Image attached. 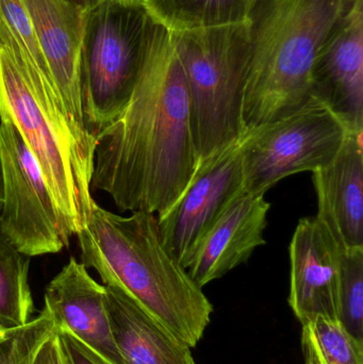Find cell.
I'll list each match as a JSON object with an SVG mask.
<instances>
[{
	"label": "cell",
	"instance_id": "44dd1931",
	"mask_svg": "<svg viewBox=\"0 0 363 364\" xmlns=\"http://www.w3.org/2000/svg\"><path fill=\"white\" fill-rule=\"evenodd\" d=\"M55 322L43 309L23 326L0 331V364H32L42 344L55 333Z\"/></svg>",
	"mask_w": 363,
	"mask_h": 364
},
{
	"label": "cell",
	"instance_id": "4316f807",
	"mask_svg": "<svg viewBox=\"0 0 363 364\" xmlns=\"http://www.w3.org/2000/svg\"><path fill=\"white\" fill-rule=\"evenodd\" d=\"M0 331H1V329H0Z\"/></svg>",
	"mask_w": 363,
	"mask_h": 364
},
{
	"label": "cell",
	"instance_id": "6da1fadb",
	"mask_svg": "<svg viewBox=\"0 0 363 364\" xmlns=\"http://www.w3.org/2000/svg\"><path fill=\"white\" fill-rule=\"evenodd\" d=\"M183 64L170 30L153 21L127 105L96 139L91 186L121 211H168L197 171Z\"/></svg>",
	"mask_w": 363,
	"mask_h": 364
},
{
	"label": "cell",
	"instance_id": "8992f818",
	"mask_svg": "<svg viewBox=\"0 0 363 364\" xmlns=\"http://www.w3.org/2000/svg\"><path fill=\"white\" fill-rule=\"evenodd\" d=\"M153 19L107 0L85 15L81 83L85 127L97 139L123 111L140 73Z\"/></svg>",
	"mask_w": 363,
	"mask_h": 364
},
{
	"label": "cell",
	"instance_id": "4fadbf2b",
	"mask_svg": "<svg viewBox=\"0 0 363 364\" xmlns=\"http://www.w3.org/2000/svg\"><path fill=\"white\" fill-rule=\"evenodd\" d=\"M313 94L354 132H363V0L356 2L318 53Z\"/></svg>",
	"mask_w": 363,
	"mask_h": 364
},
{
	"label": "cell",
	"instance_id": "7c38bea8",
	"mask_svg": "<svg viewBox=\"0 0 363 364\" xmlns=\"http://www.w3.org/2000/svg\"><path fill=\"white\" fill-rule=\"evenodd\" d=\"M44 309L57 328L65 329L107 364H125L113 339L106 307V288L82 262L72 258L49 282Z\"/></svg>",
	"mask_w": 363,
	"mask_h": 364
},
{
	"label": "cell",
	"instance_id": "7402d4cb",
	"mask_svg": "<svg viewBox=\"0 0 363 364\" xmlns=\"http://www.w3.org/2000/svg\"><path fill=\"white\" fill-rule=\"evenodd\" d=\"M62 350L67 364H107L93 350L81 343L65 329L57 328Z\"/></svg>",
	"mask_w": 363,
	"mask_h": 364
},
{
	"label": "cell",
	"instance_id": "8fae6325",
	"mask_svg": "<svg viewBox=\"0 0 363 364\" xmlns=\"http://www.w3.org/2000/svg\"><path fill=\"white\" fill-rule=\"evenodd\" d=\"M342 252L317 216L300 218L289 247V304L302 324L319 316L337 320Z\"/></svg>",
	"mask_w": 363,
	"mask_h": 364
},
{
	"label": "cell",
	"instance_id": "ba28073f",
	"mask_svg": "<svg viewBox=\"0 0 363 364\" xmlns=\"http://www.w3.org/2000/svg\"><path fill=\"white\" fill-rule=\"evenodd\" d=\"M0 233L29 257L57 254L67 247L70 237L42 171L8 121H0Z\"/></svg>",
	"mask_w": 363,
	"mask_h": 364
},
{
	"label": "cell",
	"instance_id": "5b68a950",
	"mask_svg": "<svg viewBox=\"0 0 363 364\" xmlns=\"http://www.w3.org/2000/svg\"><path fill=\"white\" fill-rule=\"evenodd\" d=\"M170 33L187 79L192 138L200 164L244 136L247 23Z\"/></svg>",
	"mask_w": 363,
	"mask_h": 364
},
{
	"label": "cell",
	"instance_id": "484cf974",
	"mask_svg": "<svg viewBox=\"0 0 363 364\" xmlns=\"http://www.w3.org/2000/svg\"><path fill=\"white\" fill-rule=\"evenodd\" d=\"M2 203V188H1V177H0V210H1Z\"/></svg>",
	"mask_w": 363,
	"mask_h": 364
},
{
	"label": "cell",
	"instance_id": "603a6c76",
	"mask_svg": "<svg viewBox=\"0 0 363 364\" xmlns=\"http://www.w3.org/2000/svg\"><path fill=\"white\" fill-rule=\"evenodd\" d=\"M32 364H67L62 350L57 329L42 344Z\"/></svg>",
	"mask_w": 363,
	"mask_h": 364
},
{
	"label": "cell",
	"instance_id": "9c48e42d",
	"mask_svg": "<svg viewBox=\"0 0 363 364\" xmlns=\"http://www.w3.org/2000/svg\"><path fill=\"white\" fill-rule=\"evenodd\" d=\"M242 191L240 140L200 162L178 200L157 215L164 244L185 269L202 237Z\"/></svg>",
	"mask_w": 363,
	"mask_h": 364
},
{
	"label": "cell",
	"instance_id": "2e32d148",
	"mask_svg": "<svg viewBox=\"0 0 363 364\" xmlns=\"http://www.w3.org/2000/svg\"><path fill=\"white\" fill-rule=\"evenodd\" d=\"M104 286L113 339L125 364H196L183 340L123 291Z\"/></svg>",
	"mask_w": 363,
	"mask_h": 364
},
{
	"label": "cell",
	"instance_id": "e0dca14e",
	"mask_svg": "<svg viewBox=\"0 0 363 364\" xmlns=\"http://www.w3.org/2000/svg\"><path fill=\"white\" fill-rule=\"evenodd\" d=\"M255 0H149L145 10L172 32L247 23Z\"/></svg>",
	"mask_w": 363,
	"mask_h": 364
},
{
	"label": "cell",
	"instance_id": "d6986e66",
	"mask_svg": "<svg viewBox=\"0 0 363 364\" xmlns=\"http://www.w3.org/2000/svg\"><path fill=\"white\" fill-rule=\"evenodd\" d=\"M306 364H363V344L335 318L315 316L302 324Z\"/></svg>",
	"mask_w": 363,
	"mask_h": 364
},
{
	"label": "cell",
	"instance_id": "ffe728a7",
	"mask_svg": "<svg viewBox=\"0 0 363 364\" xmlns=\"http://www.w3.org/2000/svg\"><path fill=\"white\" fill-rule=\"evenodd\" d=\"M336 318L363 344V248L343 250L341 254Z\"/></svg>",
	"mask_w": 363,
	"mask_h": 364
},
{
	"label": "cell",
	"instance_id": "cb8c5ba5",
	"mask_svg": "<svg viewBox=\"0 0 363 364\" xmlns=\"http://www.w3.org/2000/svg\"><path fill=\"white\" fill-rule=\"evenodd\" d=\"M66 1L70 2V4L76 6L82 12L87 13L89 11L93 10L99 4H104L107 0H66Z\"/></svg>",
	"mask_w": 363,
	"mask_h": 364
},
{
	"label": "cell",
	"instance_id": "ac0fdd59",
	"mask_svg": "<svg viewBox=\"0 0 363 364\" xmlns=\"http://www.w3.org/2000/svg\"><path fill=\"white\" fill-rule=\"evenodd\" d=\"M30 259L0 233V329L23 326L31 321L34 305Z\"/></svg>",
	"mask_w": 363,
	"mask_h": 364
},
{
	"label": "cell",
	"instance_id": "9a60e30c",
	"mask_svg": "<svg viewBox=\"0 0 363 364\" xmlns=\"http://www.w3.org/2000/svg\"><path fill=\"white\" fill-rule=\"evenodd\" d=\"M362 134H351L334 160L313 172L317 218L343 250L363 248Z\"/></svg>",
	"mask_w": 363,
	"mask_h": 364
},
{
	"label": "cell",
	"instance_id": "277c9868",
	"mask_svg": "<svg viewBox=\"0 0 363 364\" xmlns=\"http://www.w3.org/2000/svg\"><path fill=\"white\" fill-rule=\"evenodd\" d=\"M0 121L15 126L38 162L66 235H78L96 203L94 157L79 145L50 80L1 34Z\"/></svg>",
	"mask_w": 363,
	"mask_h": 364
},
{
	"label": "cell",
	"instance_id": "52a82bcc",
	"mask_svg": "<svg viewBox=\"0 0 363 364\" xmlns=\"http://www.w3.org/2000/svg\"><path fill=\"white\" fill-rule=\"evenodd\" d=\"M354 132L317 95L241 139L244 191L264 194L286 177L330 164ZM362 134V132H360Z\"/></svg>",
	"mask_w": 363,
	"mask_h": 364
},
{
	"label": "cell",
	"instance_id": "5bb4252c",
	"mask_svg": "<svg viewBox=\"0 0 363 364\" xmlns=\"http://www.w3.org/2000/svg\"><path fill=\"white\" fill-rule=\"evenodd\" d=\"M264 196L242 191L202 237L187 269L200 288L246 262L266 244L271 203Z\"/></svg>",
	"mask_w": 363,
	"mask_h": 364
},
{
	"label": "cell",
	"instance_id": "7a4b0ae2",
	"mask_svg": "<svg viewBox=\"0 0 363 364\" xmlns=\"http://www.w3.org/2000/svg\"><path fill=\"white\" fill-rule=\"evenodd\" d=\"M77 237L83 264L104 284L123 291L190 348L197 346L213 306L166 247L157 214L121 216L95 203Z\"/></svg>",
	"mask_w": 363,
	"mask_h": 364
},
{
	"label": "cell",
	"instance_id": "3957f363",
	"mask_svg": "<svg viewBox=\"0 0 363 364\" xmlns=\"http://www.w3.org/2000/svg\"><path fill=\"white\" fill-rule=\"evenodd\" d=\"M357 1L255 0L247 19L244 132L290 112L313 95L318 53Z\"/></svg>",
	"mask_w": 363,
	"mask_h": 364
},
{
	"label": "cell",
	"instance_id": "30bf717a",
	"mask_svg": "<svg viewBox=\"0 0 363 364\" xmlns=\"http://www.w3.org/2000/svg\"><path fill=\"white\" fill-rule=\"evenodd\" d=\"M51 82L81 149L95 156L96 139L85 127L82 106L85 13L66 0H25Z\"/></svg>",
	"mask_w": 363,
	"mask_h": 364
},
{
	"label": "cell",
	"instance_id": "d4e9b609",
	"mask_svg": "<svg viewBox=\"0 0 363 364\" xmlns=\"http://www.w3.org/2000/svg\"><path fill=\"white\" fill-rule=\"evenodd\" d=\"M121 4H127V6H141V8H146L149 0H119Z\"/></svg>",
	"mask_w": 363,
	"mask_h": 364
}]
</instances>
